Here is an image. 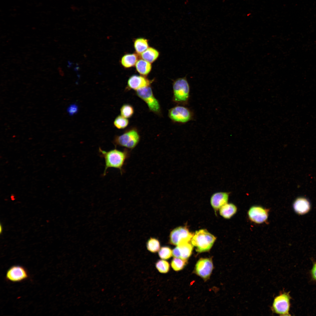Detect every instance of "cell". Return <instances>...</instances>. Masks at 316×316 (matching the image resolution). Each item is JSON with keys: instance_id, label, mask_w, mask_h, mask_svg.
I'll list each match as a JSON object with an SVG mask.
<instances>
[{"instance_id": "obj_1", "label": "cell", "mask_w": 316, "mask_h": 316, "mask_svg": "<svg viewBox=\"0 0 316 316\" xmlns=\"http://www.w3.org/2000/svg\"><path fill=\"white\" fill-rule=\"evenodd\" d=\"M100 156L103 158L105 162L103 175H106L107 169L114 168L119 169L121 174L124 172L123 166L125 162L130 156V152L127 149L121 151L116 148L108 151L99 149Z\"/></svg>"}, {"instance_id": "obj_4", "label": "cell", "mask_w": 316, "mask_h": 316, "mask_svg": "<svg viewBox=\"0 0 316 316\" xmlns=\"http://www.w3.org/2000/svg\"><path fill=\"white\" fill-rule=\"evenodd\" d=\"M140 137L135 129H131L125 132L120 135L116 136L113 143L116 146H119L132 150L139 143Z\"/></svg>"}, {"instance_id": "obj_6", "label": "cell", "mask_w": 316, "mask_h": 316, "mask_svg": "<svg viewBox=\"0 0 316 316\" xmlns=\"http://www.w3.org/2000/svg\"><path fill=\"white\" fill-rule=\"evenodd\" d=\"M168 116L173 122L185 124L193 119L194 114L189 108L183 105H177L169 110Z\"/></svg>"}, {"instance_id": "obj_14", "label": "cell", "mask_w": 316, "mask_h": 316, "mask_svg": "<svg viewBox=\"0 0 316 316\" xmlns=\"http://www.w3.org/2000/svg\"><path fill=\"white\" fill-rule=\"evenodd\" d=\"M229 193L226 192H218L214 193L210 198L211 206L215 211H217L223 206L228 203Z\"/></svg>"}, {"instance_id": "obj_16", "label": "cell", "mask_w": 316, "mask_h": 316, "mask_svg": "<svg viewBox=\"0 0 316 316\" xmlns=\"http://www.w3.org/2000/svg\"><path fill=\"white\" fill-rule=\"evenodd\" d=\"M219 210L221 216L225 219H229L236 213L237 208L233 203H227L221 207Z\"/></svg>"}, {"instance_id": "obj_5", "label": "cell", "mask_w": 316, "mask_h": 316, "mask_svg": "<svg viewBox=\"0 0 316 316\" xmlns=\"http://www.w3.org/2000/svg\"><path fill=\"white\" fill-rule=\"evenodd\" d=\"M291 298L289 293H280L274 298L271 308L272 311L281 316L290 315Z\"/></svg>"}, {"instance_id": "obj_20", "label": "cell", "mask_w": 316, "mask_h": 316, "mask_svg": "<svg viewBox=\"0 0 316 316\" xmlns=\"http://www.w3.org/2000/svg\"><path fill=\"white\" fill-rule=\"evenodd\" d=\"M134 47L136 52L141 54L149 47L148 40L143 38H137L134 42Z\"/></svg>"}, {"instance_id": "obj_22", "label": "cell", "mask_w": 316, "mask_h": 316, "mask_svg": "<svg viewBox=\"0 0 316 316\" xmlns=\"http://www.w3.org/2000/svg\"><path fill=\"white\" fill-rule=\"evenodd\" d=\"M147 248L148 250L152 253H156L160 249V244L159 241L154 238H151L147 243Z\"/></svg>"}, {"instance_id": "obj_17", "label": "cell", "mask_w": 316, "mask_h": 316, "mask_svg": "<svg viewBox=\"0 0 316 316\" xmlns=\"http://www.w3.org/2000/svg\"><path fill=\"white\" fill-rule=\"evenodd\" d=\"M140 55L142 59L150 63H152L158 58L159 55V53L154 48L149 47Z\"/></svg>"}, {"instance_id": "obj_7", "label": "cell", "mask_w": 316, "mask_h": 316, "mask_svg": "<svg viewBox=\"0 0 316 316\" xmlns=\"http://www.w3.org/2000/svg\"><path fill=\"white\" fill-rule=\"evenodd\" d=\"M136 93L138 96L145 102L151 111L157 114L160 113L159 103L154 96L150 86L137 90Z\"/></svg>"}, {"instance_id": "obj_3", "label": "cell", "mask_w": 316, "mask_h": 316, "mask_svg": "<svg viewBox=\"0 0 316 316\" xmlns=\"http://www.w3.org/2000/svg\"><path fill=\"white\" fill-rule=\"evenodd\" d=\"M216 238L207 230L202 229L195 232L191 240V243L199 253L209 251L212 247Z\"/></svg>"}, {"instance_id": "obj_10", "label": "cell", "mask_w": 316, "mask_h": 316, "mask_svg": "<svg viewBox=\"0 0 316 316\" xmlns=\"http://www.w3.org/2000/svg\"><path fill=\"white\" fill-rule=\"evenodd\" d=\"M28 272L23 267L14 265L10 267L7 270L6 278L7 280L14 282H20L28 277Z\"/></svg>"}, {"instance_id": "obj_25", "label": "cell", "mask_w": 316, "mask_h": 316, "mask_svg": "<svg viewBox=\"0 0 316 316\" xmlns=\"http://www.w3.org/2000/svg\"><path fill=\"white\" fill-rule=\"evenodd\" d=\"M156 266L159 271L162 273L167 272L169 269V263L164 260H159L156 263Z\"/></svg>"}, {"instance_id": "obj_19", "label": "cell", "mask_w": 316, "mask_h": 316, "mask_svg": "<svg viewBox=\"0 0 316 316\" xmlns=\"http://www.w3.org/2000/svg\"><path fill=\"white\" fill-rule=\"evenodd\" d=\"M138 57L135 54H128L123 55L122 57L121 62L124 68H128L135 65L138 61Z\"/></svg>"}, {"instance_id": "obj_13", "label": "cell", "mask_w": 316, "mask_h": 316, "mask_svg": "<svg viewBox=\"0 0 316 316\" xmlns=\"http://www.w3.org/2000/svg\"><path fill=\"white\" fill-rule=\"evenodd\" d=\"M193 245L190 242L180 244L172 250V255L176 257L187 260L191 255Z\"/></svg>"}, {"instance_id": "obj_9", "label": "cell", "mask_w": 316, "mask_h": 316, "mask_svg": "<svg viewBox=\"0 0 316 316\" xmlns=\"http://www.w3.org/2000/svg\"><path fill=\"white\" fill-rule=\"evenodd\" d=\"M194 234L190 232L185 227L180 226L173 230L170 235L171 244L178 245L185 243L190 242Z\"/></svg>"}, {"instance_id": "obj_23", "label": "cell", "mask_w": 316, "mask_h": 316, "mask_svg": "<svg viewBox=\"0 0 316 316\" xmlns=\"http://www.w3.org/2000/svg\"><path fill=\"white\" fill-rule=\"evenodd\" d=\"M121 115L126 118H130L134 113L133 107L128 104H125L122 105L120 109Z\"/></svg>"}, {"instance_id": "obj_18", "label": "cell", "mask_w": 316, "mask_h": 316, "mask_svg": "<svg viewBox=\"0 0 316 316\" xmlns=\"http://www.w3.org/2000/svg\"><path fill=\"white\" fill-rule=\"evenodd\" d=\"M135 66L137 71L140 74L143 75H148L152 69L151 63L143 59L138 61Z\"/></svg>"}, {"instance_id": "obj_24", "label": "cell", "mask_w": 316, "mask_h": 316, "mask_svg": "<svg viewBox=\"0 0 316 316\" xmlns=\"http://www.w3.org/2000/svg\"><path fill=\"white\" fill-rule=\"evenodd\" d=\"M129 123V121L128 118L123 117L121 115H119L115 119L114 124L117 128L119 129H123L127 127Z\"/></svg>"}, {"instance_id": "obj_27", "label": "cell", "mask_w": 316, "mask_h": 316, "mask_svg": "<svg viewBox=\"0 0 316 316\" xmlns=\"http://www.w3.org/2000/svg\"><path fill=\"white\" fill-rule=\"evenodd\" d=\"M311 276L316 281V262L314 263L311 271Z\"/></svg>"}, {"instance_id": "obj_2", "label": "cell", "mask_w": 316, "mask_h": 316, "mask_svg": "<svg viewBox=\"0 0 316 316\" xmlns=\"http://www.w3.org/2000/svg\"><path fill=\"white\" fill-rule=\"evenodd\" d=\"M190 86L186 76L178 78L173 83V101L178 104L185 106L189 103Z\"/></svg>"}, {"instance_id": "obj_15", "label": "cell", "mask_w": 316, "mask_h": 316, "mask_svg": "<svg viewBox=\"0 0 316 316\" xmlns=\"http://www.w3.org/2000/svg\"><path fill=\"white\" fill-rule=\"evenodd\" d=\"M293 206L295 212L300 215L308 213L311 209L310 202L308 199L304 197L297 198L293 202Z\"/></svg>"}, {"instance_id": "obj_12", "label": "cell", "mask_w": 316, "mask_h": 316, "mask_svg": "<svg viewBox=\"0 0 316 316\" xmlns=\"http://www.w3.org/2000/svg\"><path fill=\"white\" fill-rule=\"evenodd\" d=\"M151 82L143 76L133 75L129 78L127 85L129 89L137 90L142 88L150 86Z\"/></svg>"}, {"instance_id": "obj_8", "label": "cell", "mask_w": 316, "mask_h": 316, "mask_svg": "<svg viewBox=\"0 0 316 316\" xmlns=\"http://www.w3.org/2000/svg\"><path fill=\"white\" fill-rule=\"evenodd\" d=\"M270 210L259 205L251 207L247 212L249 220L257 224H261L267 222Z\"/></svg>"}, {"instance_id": "obj_26", "label": "cell", "mask_w": 316, "mask_h": 316, "mask_svg": "<svg viewBox=\"0 0 316 316\" xmlns=\"http://www.w3.org/2000/svg\"><path fill=\"white\" fill-rule=\"evenodd\" d=\"M159 257L163 260H167L170 258L172 255V251L169 247L164 246L161 248L159 250Z\"/></svg>"}, {"instance_id": "obj_21", "label": "cell", "mask_w": 316, "mask_h": 316, "mask_svg": "<svg viewBox=\"0 0 316 316\" xmlns=\"http://www.w3.org/2000/svg\"><path fill=\"white\" fill-rule=\"evenodd\" d=\"M186 260L174 257L171 262V267L176 271L180 270L183 269L186 264L187 262Z\"/></svg>"}, {"instance_id": "obj_11", "label": "cell", "mask_w": 316, "mask_h": 316, "mask_svg": "<svg viewBox=\"0 0 316 316\" xmlns=\"http://www.w3.org/2000/svg\"><path fill=\"white\" fill-rule=\"evenodd\" d=\"M213 267L211 258H202L197 262L196 265L195 272L199 276L206 279L210 276Z\"/></svg>"}]
</instances>
